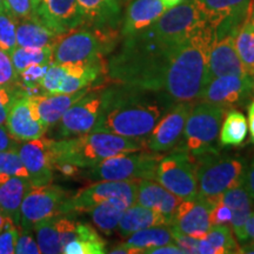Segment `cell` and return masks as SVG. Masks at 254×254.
<instances>
[{
	"mask_svg": "<svg viewBox=\"0 0 254 254\" xmlns=\"http://www.w3.org/2000/svg\"><path fill=\"white\" fill-rule=\"evenodd\" d=\"M81 26L116 31L120 20L119 0H77Z\"/></svg>",
	"mask_w": 254,
	"mask_h": 254,
	"instance_id": "cell-22",
	"label": "cell"
},
{
	"mask_svg": "<svg viewBox=\"0 0 254 254\" xmlns=\"http://www.w3.org/2000/svg\"><path fill=\"white\" fill-rule=\"evenodd\" d=\"M145 147L144 138L132 139L97 131L63 140H51L53 166L58 164H71L78 168L93 167L107 158L144 151Z\"/></svg>",
	"mask_w": 254,
	"mask_h": 254,
	"instance_id": "cell-2",
	"label": "cell"
},
{
	"mask_svg": "<svg viewBox=\"0 0 254 254\" xmlns=\"http://www.w3.org/2000/svg\"><path fill=\"white\" fill-rule=\"evenodd\" d=\"M220 145L238 146L245 140L249 131L247 120L239 111L231 110L220 127Z\"/></svg>",
	"mask_w": 254,
	"mask_h": 254,
	"instance_id": "cell-34",
	"label": "cell"
},
{
	"mask_svg": "<svg viewBox=\"0 0 254 254\" xmlns=\"http://www.w3.org/2000/svg\"><path fill=\"white\" fill-rule=\"evenodd\" d=\"M21 88L17 82L9 85H0V126H5L12 104L18 97Z\"/></svg>",
	"mask_w": 254,
	"mask_h": 254,
	"instance_id": "cell-38",
	"label": "cell"
},
{
	"mask_svg": "<svg viewBox=\"0 0 254 254\" xmlns=\"http://www.w3.org/2000/svg\"><path fill=\"white\" fill-rule=\"evenodd\" d=\"M251 23L253 24V26H254V0L252 1V6H251Z\"/></svg>",
	"mask_w": 254,
	"mask_h": 254,
	"instance_id": "cell-53",
	"label": "cell"
},
{
	"mask_svg": "<svg viewBox=\"0 0 254 254\" xmlns=\"http://www.w3.org/2000/svg\"><path fill=\"white\" fill-rule=\"evenodd\" d=\"M155 180L182 200H192L198 196L195 160L180 146L160 159Z\"/></svg>",
	"mask_w": 254,
	"mask_h": 254,
	"instance_id": "cell-7",
	"label": "cell"
},
{
	"mask_svg": "<svg viewBox=\"0 0 254 254\" xmlns=\"http://www.w3.org/2000/svg\"><path fill=\"white\" fill-rule=\"evenodd\" d=\"M5 127L9 134L19 141H30L41 138L49 128L39 119L33 95H28L23 90H20L12 104Z\"/></svg>",
	"mask_w": 254,
	"mask_h": 254,
	"instance_id": "cell-12",
	"label": "cell"
},
{
	"mask_svg": "<svg viewBox=\"0 0 254 254\" xmlns=\"http://www.w3.org/2000/svg\"><path fill=\"white\" fill-rule=\"evenodd\" d=\"M252 90H254V81L249 75H222L206 85L200 99L219 104L227 109L246 100Z\"/></svg>",
	"mask_w": 254,
	"mask_h": 254,
	"instance_id": "cell-18",
	"label": "cell"
},
{
	"mask_svg": "<svg viewBox=\"0 0 254 254\" xmlns=\"http://www.w3.org/2000/svg\"><path fill=\"white\" fill-rule=\"evenodd\" d=\"M15 253L17 254H38L40 249L30 234V231H19L17 245H15Z\"/></svg>",
	"mask_w": 254,
	"mask_h": 254,
	"instance_id": "cell-42",
	"label": "cell"
},
{
	"mask_svg": "<svg viewBox=\"0 0 254 254\" xmlns=\"http://www.w3.org/2000/svg\"><path fill=\"white\" fill-rule=\"evenodd\" d=\"M9 221H11V220H9V219L6 217V214L1 211V208H0V232L4 231V228L7 226V224Z\"/></svg>",
	"mask_w": 254,
	"mask_h": 254,
	"instance_id": "cell-51",
	"label": "cell"
},
{
	"mask_svg": "<svg viewBox=\"0 0 254 254\" xmlns=\"http://www.w3.org/2000/svg\"><path fill=\"white\" fill-rule=\"evenodd\" d=\"M173 243L172 232L170 226H155L145 228L131 234L125 243L113 247L110 253H145V251L153 247L167 245Z\"/></svg>",
	"mask_w": 254,
	"mask_h": 254,
	"instance_id": "cell-26",
	"label": "cell"
},
{
	"mask_svg": "<svg viewBox=\"0 0 254 254\" xmlns=\"http://www.w3.org/2000/svg\"><path fill=\"white\" fill-rule=\"evenodd\" d=\"M253 0H193L205 21L213 28L215 39L236 36L249 20Z\"/></svg>",
	"mask_w": 254,
	"mask_h": 254,
	"instance_id": "cell-9",
	"label": "cell"
},
{
	"mask_svg": "<svg viewBox=\"0 0 254 254\" xmlns=\"http://www.w3.org/2000/svg\"><path fill=\"white\" fill-rule=\"evenodd\" d=\"M166 11L160 0H131L127 5L122 34L131 38L141 34L150 28Z\"/></svg>",
	"mask_w": 254,
	"mask_h": 254,
	"instance_id": "cell-20",
	"label": "cell"
},
{
	"mask_svg": "<svg viewBox=\"0 0 254 254\" xmlns=\"http://www.w3.org/2000/svg\"><path fill=\"white\" fill-rule=\"evenodd\" d=\"M11 177L28 178V173L19 157L17 148L0 151V184Z\"/></svg>",
	"mask_w": 254,
	"mask_h": 254,
	"instance_id": "cell-36",
	"label": "cell"
},
{
	"mask_svg": "<svg viewBox=\"0 0 254 254\" xmlns=\"http://www.w3.org/2000/svg\"><path fill=\"white\" fill-rule=\"evenodd\" d=\"M55 170H58L60 173L64 174V176L72 177V176H75V174L78 173L79 168L71 164H58L55 166Z\"/></svg>",
	"mask_w": 254,
	"mask_h": 254,
	"instance_id": "cell-48",
	"label": "cell"
},
{
	"mask_svg": "<svg viewBox=\"0 0 254 254\" xmlns=\"http://www.w3.org/2000/svg\"><path fill=\"white\" fill-rule=\"evenodd\" d=\"M171 107L158 94L114 82L100 92L99 117L93 131L145 138Z\"/></svg>",
	"mask_w": 254,
	"mask_h": 254,
	"instance_id": "cell-1",
	"label": "cell"
},
{
	"mask_svg": "<svg viewBox=\"0 0 254 254\" xmlns=\"http://www.w3.org/2000/svg\"><path fill=\"white\" fill-rule=\"evenodd\" d=\"M19 232L17 226L12 221H9L4 231L0 232V254L15 253Z\"/></svg>",
	"mask_w": 254,
	"mask_h": 254,
	"instance_id": "cell-40",
	"label": "cell"
},
{
	"mask_svg": "<svg viewBox=\"0 0 254 254\" xmlns=\"http://www.w3.org/2000/svg\"><path fill=\"white\" fill-rule=\"evenodd\" d=\"M170 228H171V232H172L173 241L177 244V246L183 251V253H189V254L198 253V244L200 239L187 236V234H184L182 232L174 230L172 227Z\"/></svg>",
	"mask_w": 254,
	"mask_h": 254,
	"instance_id": "cell-43",
	"label": "cell"
},
{
	"mask_svg": "<svg viewBox=\"0 0 254 254\" xmlns=\"http://www.w3.org/2000/svg\"><path fill=\"white\" fill-rule=\"evenodd\" d=\"M58 34L81 27L82 18L77 0H41L33 15Z\"/></svg>",
	"mask_w": 254,
	"mask_h": 254,
	"instance_id": "cell-17",
	"label": "cell"
},
{
	"mask_svg": "<svg viewBox=\"0 0 254 254\" xmlns=\"http://www.w3.org/2000/svg\"><path fill=\"white\" fill-rule=\"evenodd\" d=\"M59 36L34 17L17 21V45L20 47H53Z\"/></svg>",
	"mask_w": 254,
	"mask_h": 254,
	"instance_id": "cell-28",
	"label": "cell"
},
{
	"mask_svg": "<svg viewBox=\"0 0 254 254\" xmlns=\"http://www.w3.org/2000/svg\"><path fill=\"white\" fill-rule=\"evenodd\" d=\"M90 87L82 88L73 93H58V94H39L33 95L34 104L39 116V119L47 127L56 125L62 119L64 113L72 106L75 101L84 97Z\"/></svg>",
	"mask_w": 254,
	"mask_h": 254,
	"instance_id": "cell-23",
	"label": "cell"
},
{
	"mask_svg": "<svg viewBox=\"0 0 254 254\" xmlns=\"http://www.w3.org/2000/svg\"><path fill=\"white\" fill-rule=\"evenodd\" d=\"M51 140L44 136L34 140L25 141L17 151L28 173L32 187L45 186L53 180V158L51 152Z\"/></svg>",
	"mask_w": 254,
	"mask_h": 254,
	"instance_id": "cell-16",
	"label": "cell"
},
{
	"mask_svg": "<svg viewBox=\"0 0 254 254\" xmlns=\"http://www.w3.org/2000/svg\"><path fill=\"white\" fill-rule=\"evenodd\" d=\"M221 201L226 204L232 211V232L238 243L244 245L249 243L245 232V225L252 212V198L244 186L228 190L221 195Z\"/></svg>",
	"mask_w": 254,
	"mask_h": 254,
	"instance_id": "cell-25",
	"label": "cell"
},
{
	"mask_svg": "<svg viewBox=\"0 0 254 254\" xmlns=\"http://www.w3.org/2000/svg\"><path fill=\"white\" fill-rule=\"evenodd\" d=\"M17 146V142L14 141V138L12 136L6 129V127L0 126V151L13 150Z\"/></svg>",
	"mask_w": 254,
	"mask_h": 254,
	"instance_id": "cell-45",
	"label": "cell"
},
{
	"mask_svg": "<svg viewBox=\"0 0 254 254\" xmlns=\"http://www.w3.org/2000/svg\"><path fill=\"white\" fill-rule=\"evenodd\" d=\"M36 230L38 246L40 253L58 254L63 253V245L60 240V230L58 215L44 219L33 227Z\"/></svg>",
	"mask_w": 254,
	"mask_h": 254,
	"instance_id": "cell-32",
	"label": "cell"
},
{
	"mask_svg": "<svg viewBox=\"0 0 254 254\" xmlns=\"http://www.w3.org/2000/svg\"><path fill=\"white\" fill-rule=\"evenodd\" d=\"M205 24L207 23L193 0H183L179 5L166 9L145 33L161 43L173 44L186 39Z\"/></svg>",
	"mask_w": 254,
	"mask_h": 254,
	"instance_id": "cell-8",
	"label": "cell"
},
{
	"mask_svg": "<svg viewBox=\"0 0 254 254\" xmlns=\"http://www.w3.org/2000/svg\"><path fill=\"white\" fill-rule=\"evenodd\" d=\"M249 127H250V132H251V139L254 142V100L251 104L250 109H249Z\"/></svg>",
	"mask_w": 254,
	"mask_h": 254,
	"instance_id": "cell-50",
	"label": "cell"
},
{
	"mask_svg": "<svg viewBox=\"0 0 254 254\" xmlns=\"http://www.w3.org/2000/svg\"><path fill=\"white\" fill-rule=\"evenodd\" d=\"M161 2H163V5L165 6V8L168 9L171 7H174V6L179 5L180 2L183 1V0H160Z\"/></svg>",
	"mask_w": 254,
	"mask_h": 254,
	"instance_id": "cell-52",
	"label": "cell"
},
{
	"mask_svg": "<svg viewBox=\"0 0 254 254\" xmlns=\"http://www.w3.org/2000/svg\"><path fill=\"white\" fill-rule=\"evenodd\" d=\"M200 254H231L239 253V246L234 239L233 232L227 225H213L207 234L199 240Z\"/></svg>",
	"mask_w": 254,
	"mask_h": 254,
	"instance_id": "cell-29",
	"label": "cell"
},
{
	"mask_svg": "<svg viewBox=\"0 0 254 254\" xmlns=\"http://www.w3.org/2000/svg\"><path fill=\"white\" fill-rule=\"evenodd\" d=\"M100 111V92L88 91L64 113L58 124L62 138H73L94 129Z\"/></svg>",
	"mask_w": 254,
	"mask_h": 254,
	"instance_id": "cell-15",
	"label": "cell"
},
{
	"mask_svg": "<svg viewBox=\"0 0 254 254\" xmlns=\"http://www.w3.org/2000/svg\"><path fill=\"white\" fill-rule=\"evenodd\" d=\"M67 198L65 190L52 184L32 187L21 202L20 228L31 232L39 221L60 215L64 202Z\"/></svg>",
	"mask_w": 254,
	"mask_h": 254,
	"instance_id": "cell-11",
	"label": "cell"
},
{
	"mask_svg": "<svg viewBox=\"0 0 254 254\" xmlns=\"http://www.w3.org/2000/svg\"><path fill=\"white\" fill-rule=\"evenodd\" d=\"M5 8V0H0V11Z\"/></svg>",
	"mask_w": 254,
	"mask_h": 254,
	"instance_id": "cell-55",
	"label": "cell"
},
{
	"mask_svg": "<svg viewBox=\"0 0 254 254\" xmlns=\"http://www.w3.org/2000/svg\"><path fill=\"white\" fill-rule=\"evenodd\" d=\"M18 80V74L12 64L11 56L0 49V85L14 84Z\"/></svg>",
	"mask_w": 254,
	"mask_h": 254,
	"instance_id": "cell-41",
	"label": "cell"
},
{
	"mask_svg": "<svg viewBox=\"0 0 254 254\" xmlns=\"http://www.w3.org/2000/svg\"><path fill=\"white\" fill-rule=\"evenodd\" d=\"M170 220L159 212L152 208L144 207V206L133 204L128 208H126L123 213L117 231H118L119 236L125 239L135 232L145 230V228L170 226Z\"/></svg>",
	"mask_w": 254,
	"mask_h": 254,
	"instance_id": "cell-24",
	"label": "cell"
},
{
	"mask_svg": "<svg viewBox=\"0 0 254 254\" xmlns=\"http://www.w3.org/2000/svg\"><path fill=\"white\" fill-rule=\"evenodd\" d=\"M135 202L144 207L154 209L172 222L182 199L167 190L163 185L155 183L153 179H139Z\"/></svg>",
	"mask_w": 254,
	"mask_h": 254,
	"instance_id": "cell-21",
	"label": "cell"
},
{
	"mask_svg": "<svg viewBox=\"0 0 254 254\" xmlns=\"http://www.w3.org/2000/svg\"><path fill=\"white\" fill-rule=\"evenodd\" d=\"M245 232L249 243H254V212H251L245 225Z\"/></svg>",
	"mask_w": 254,
	"mask_h": 254,
	"instance_id": "cell-49",
	"label": "cell"
},
{
	"mask_svg": "<svg viewBox=\"0 0 254 254\" xmlns=\"http://www.w3.org/2000/svg\"><path fill=\"white\" fill-rule=\"evenodd\" d=\"M161 158L163 155L151 151L118 154L88 168L85 177L93 182L155 179V172Z\"/></svg>",
	"mask_w": 254,
	"mask_h": 254,
	"instance_id": "cell-6",
	"label": "cell"
},
{
	"mask_svg": "<svg viewBox=\"0 0 254 254\" xmlns=\"http://www.w3.org/2000/svg\"><path fill=\"white\" fill-rule=\"evenodd\" d=\"M234 46L246 74L254 81V26L245 21L234 36Z\"/></svg>",
	"mask_w": 254,
	"mask_h": 254,
	"instance_id": "cell-33",
	"label": "cell"
},
{
	"mask_svg": "<svg viewBox=\"0 0 254 254\" xmlns=\"http://www.w3.org/2000/svg\"><path fill=\"white\" fill-rule=\"evenodd\" d=\"M128 207L129 206L124 200L113 198L95 205L87 212L91 214L92 221L94 222L98 230L110 236L113 231L117 230L120 218L125 209Z\"/></svg>",
	"mask_w": 254,
	"mask_h": 254,
	"instance_id": "cell-30",
	"label": "cell"
},
{
	"mask_svg": "<svg viewBox=\"0 0 254 254\" xmlns=\"http://www.w3.org/2000/svg\"><path fill=\"white\" fill-rule=\"evenodd\" d=\"M220 196L204 198L198 195L195 199L184 200L178 206L170 227L196 239H202L212 226L209 215Z\"/></svg>",
	"mask_w": 254,
	"mask_h": 254,
	"instance_id": "cell-14",
	"label": "cell"
},
{
	"mask_svg": "<svg viewBox=\"0 0 254 254\" xmlns=\"http://www.w3.org/2000/svg\"><path fill=\"white\" fill-rule=\"evenodd\" d=\"M192 107V101L174 104L153 127L146 140V148L154 153H161L177 147Z\"/></svg>",
	"mask_w": 254,
	"mask_h": 254,
	"instance_id": "cell-13",
	"label": "cell"
},
{
	"mask_svg": "<svg viewBox=\"0 0 254 254\" xmlns=\"http://www.w3.org/2000/svg\"><path fill=\"white\" fill-rule=\"evenodd\" d=\"M194 160L199 196L218 198L228 190L244 186L247 170L244 159L208 153Z\"/></svg>",
	"mask_w": 254,
	"mask_h": 254,
	"instance_id": "cell-5",
	"label": "cell"
},
{
	"mask_svg": "<svg viewBox=\"0 0 254 254\" xmlns=\"http://www.w3.org/2000/svg\"><path fill=\"white\" fill-rule=\"evenodd\" d=\"M146 254H184L183 251L179 249L177 245H173V244H167V245L153 247V249H150L145 251Z\"/></svg>",
	"mask_w": 254,
	"mask_h": 254,
	"instance_id": "cell-46",
	"label": "cell"
},
{
	"mask_svg": "<svg viewBox=\"0 0 254 254\" xmlns=\"http://www.w3.org/2000/svg\"><path fill=\"white\" fill-rule=\"evenodd\" d=\"M53 56V47L47 46L43 49H31V47H20L17 46V49L13 51L11 55V60L13 64L15 73L19 74L23 72L28 66L33 64H52Z\"/></svg>",
	"mask_w": 254,
	"mask_h": 254,
	"instance_id": "cell-35",
	"label": "cell"
},
{
	"mask_svg": "<svg viewBox=\"0 0 254 254\" xmlns=\"http://www.w3.org/2000/svg\"><path fill=\"white\" fill-rule=\"evenodd\" d=\"M226 107L219 104L200 101L193 105L184 127L180 147L193 158L208 153H218V136Z\"/></svg>",
	"mask_w": 254,
	"mask_h": 254,
	"instance_id": "cell-4",
	"label": "cell"
},
{
	"mask_svg": "<svg viewBox=\"0 0 254 254\" xmlns=\"http://www.w3.org/2000/svg\"><path fill=\"white\" fill-rule=\"evenodd\" d=\"M33 1V8H36L38 5H39V2L41 1V0H32ZM34 12V11H33Z\"/></svg>",
	"mask_w": 254,
	"mask_h": 254,
	"instance_id": "cell-54",
	"label": "cell"
},
{
	"mask_svg": "<svg viewBox=\"0 0 254 254\" xmlns=\"http://www.w3.org/2000/svg\"><path fill=\"white\" fill-rule=\"evenodd\" d=\"M31 189L30 180L24 177H11L0 184V208L17 228L20 227L21 202Z\"/></svg>",
	"mask_w": 254,
	"mask_h": 254,
	"instance_id": "cell-27",
	"label": "cell"
},
{
	"mask_svg": "<svg viewBox=\"0 0 254 254\" xmlns=\"http://www.w3.org/2000/svg\"><path fill=\"white\" fill-rule=\"evenodd\" d=\"M116 31L77 27L60 34L53 46L52 63L85 64L104 62L116 44Z\"/></svg>",
	"mask_w": 254,
	"mask_h": 254,
	"instance_id": "cell-3",
	"label": "cell"
},
{
	"mask_svg": "<svg viewBox=\"0 0 254 254\" xmlns=\"http://www.w3.org/2000/svg\"><path fill=\"white\" fill-rule=\"evenodd\" d=\"M5 8L17 21L31 18L34 11L32 0H5Z\"/></svg>",
	"mask_w": 254,
	"mask_h": 254,
	"instance_id": "cell-39",
	"label": "cell"
},
{
	"mask_svg": "<svg viewBox=\"0 0 254 254\" xmlns=\"http://www.w3.org/2000/svg\"><path fill=\"white\" fill-rule=\"evenodd\" d=\"M209 219H211L212 226H213V225L231 224L232 211L226 204H224V202L221 201V196H220V199L215 202L213 208H212Z\"/></svg>",
	"mask_w": 254,
	"mask_h": 254,
	"instance_id": "cell-44",
	"label": "cell"
},
{
	"mask_svg": "<svg viewBox=\"0 0 254 254\" xmlns=\"http://www.w3.org/2000/svg\"><path fill=\"white\" fill-rule=\"evenodd\" d=\"M17 46V20L4 8L0 11V49L11 56Z\"/></svg>",
	"mask_w": 254,
	"mask_h": 254,
	"instance_id": "cell-37",
	"label": "cell"
},
{
	"mask_svg": "<svg viewBox=\"0 0 254 254\" xmlns=\"http://www.w3.org/2000/svg\"><path fill=\"white\" fill-rule=\"evenodd\" d=\"M139 180L122 182H100L85 187L73 196H68L64 202L62 214L72 212H87L100 202L109 199H122L128 206L135 204L136 189Z\"/></svg>",
	"mask_w": 254,
	"mask_h": 254,
	"instance_id": "cell-10",
	"label": "cell"
},
{
	"mask_svg": "<svg viewBox=\"0 0 254 254\" xmlns=\"http://www.w3.org/2000/svg\"><path fill=\"white\" fill-rule=\"evenodd\" d=\"M244 187H245V190H247L251 198L254 199V160L250 165V167L246 170Z\"/></svg>",
	"mask_w": 254,
	"mask_h": 254,
	"instance_id": "cell-47",
	"label": "cell"
},
{
	"mask_svg": "<svg viewBox=\"0 0 254 254\" xmlns=\"http://www.w3.org/2000/svg\"><path fill=\"white\" fill-rule=\"evenodd\" d=\"M230 74L247 75L236 51L233 34L214 40L207 59L206 85L214 78Z\"/></svg>",
	"mask_w": 254,
	"mask_h": 254,
	"instance_id": "cell-19",
	"label": "cell"
},
{
	"mask_svg": "<svg viewBox=\"0 0 254 254\" xmlns=\"http://www.w3.org/2000/svg\"><path fill=\"white\" fill-rule=\"evenodd\" d=\"M65 254H103L106 244L90 225L77 224V237L63 249Z\"/></svg>",
	"mask_w": 254,
	"mask_h": 254,
	"instance_id": "cell-31",
	"label": "cell"
}]
</instances>
